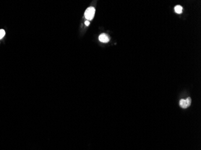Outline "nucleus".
<instances>
[{
  "instance_id": "obj_1",
  "label": "nucleus",
  "mask_w": 201,
  "mask_h": 150,
  "mask_svg": "<svg viewBox=\"0 0 201 150\" xmlns=\"http://www.w3.org/2000/svg\"><path fill=\"white\" fill-rule=\"evenodd\" d=\"M95 13V9L93 7H90L85 12L84 16L88 21H91L93 19Z\"/></svg>"
},
{
  "instance_id": "obj_2",
  "label": "nucleus",
  "mask_w": 201,
  "mask_h": 150,
  "mask_svg": "<svg viewBox=\"0 0 201 150\" xmlns=\"http://www.w3.org/2000/svg\"><path fill=\"white\" fill-rule=\"evenodd\" d=\"M191 103H192L191 98L188 97L185 100L181 99L180 101H179V105L182 108L185 109V108H187V107H189L190 106Z\"/></svg>"
},
{
  "instance_id": "obj_3",
  "label": "nucleus",
  "mask_w": 201,
  "mask_h": 150,
  "mask_svg": "<svg viewBox=\"0 0 201 150\" xmlns=\"http://www.w3.org/2000/svg\"><path fill=\"white\" fill-rule=\"evenodd\" d=\"M99 40L102 43H107L109 41V39L106 34H102L99 37Z\"/></svg>"
},
{
  "instance_id": "obj_4",
  "label": "nucleus",
  "mask_w": 201,
  "mask_h": 150,
  "mask_svg": "<svg viewBox=\"0 0 201 150\" xmlns=\"http://www.w3.org/2000/svg\"><path fill=\"white\" fill-rule=\"evenodd\" d=\"M175 12L177 13H178V14L182 13V7L181 5H176L175 7Z\"/></svg>"
},
{
  "instance_id": "obj_5",
  "label": "nucleus",
  "mask_w": 201,
  "mask_h": 150,
  "mask_svg": "<svg viewBox=\"0 0 201 150\" xmlns=\"http://www.w3.org/2000/svg\"><path fill=\"white\" fill-rule=\"evenodd\" d=\"M5 31L4 30H0V39H2L3 37L5 36Z\"/></svg>"
},
{
  "instance_id": "obj_6",
  "label": "nucleus",
  "mask_w": 201,
  "mask_h": 150,
  "mask_svg": "<svg viewBox=\"0 0 201 150\" xmlns=\"http://www.w3.org/2000/svg\"><path fill=\"white\" fill-rule=\"evenodd\" d=\"M89 24L90 22L89 21H86L85 22V25H86V26H89Z\"/></svg>"
}]
</instances>
